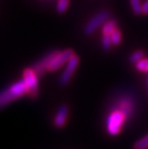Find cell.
Here are the masks:
<instances>
[{
    "mask_svg": "<svg viewBox=\"0 0 148 149\" xmlns=\"http://www.w3.org/2000/svg\"><path fill=\"white\" fill-rule=\"evenodd\" d=\"M26 93H29V88H28L23 79L15 82V84L5 88L4 91H0V109L7 106L9 103L13 102V101L25 95Z\"/></svg>",
    "mask_w": 148,
    "mask_h": 149,
    "instance_id": "1",
    "label": "cell"
},
{
    "mask_svg": "<svg viewBox=\"0 0 148 149\" xmlns=\"http://www.w3.org/2000/svg\"><path fill=\"white\" fill-rule=\"evenodd\" d=\"M125 119H127V117L124 115L121 111L115 109V111L110 113L107 117V131H108L109 135L113 136H117L120 133L122 126H123Z\"/></svg>",
    "mask_w": 148,
    "mask_h": 149,
    "instance_id": "2",
    "label": "cell"
},
{
    "mask_svg": "<svg viewBox=\"0 0 148 149\" xmlns=\"http://www.w3.org/2000/svg\"><path fill=\"white\" fill-rule=\"evenodd\" d=\"M73 50L68 48L63 51H54L51 52V58H50L48 64L46 65L45 71H56L61 68L65 64H67L69 58L73 55Z\"/></svg>",
    "mask_w": 148,
    "mask_h": 149,
    "instance_id": "3",
    "label": "cell"
},
{
    "mask_svg": "<svg viewBox=\"0 0 148 149\" xmlns=\"http://www.w3.org/2000/svg\"><path fill=\"white\" fill-rule=\"evenodd\" d=\"M109 17H110V11L108 10H102L99 13H97L94 17L90 18V21L88 22L87 25L85 26V29H84L85 34L90 36V35L94 33L101 25H103L109 19Z\"/></svg>",
    "mask_w": 148,
    "mask_h": 149,
    "instance_id": "4",
    "label": "cell"
},
{
    "mask_svg": "<svg viewBox=\"0 0 148 149\" xmlns=\"http://www.w3.org/2000/svg\"><path fill=\"white\" fill-rule=\"evenodd\" d=\"M23 80L29 88V94L32 98H36L39 94V80L38 73L34 68H27L23 70Z\"/></svg>",
    "mask_w": 148,
    "mask_h": 149,
    "instance_id": "5",
    "label": "cell"
},
{
    "mask_svg": "<svg viewBox=\"0 0 148 149\" xmlns=\"http://www.w3.org/2000/svg\"><path fill=\"white\" fill-rule=\"evenodd\" d=\"M79 62H80L79 57L77 55H75V54H73V55L69 58V60L67 63V68L63 72V74L61 75V78H60V83H61V85L65 86L69 83L70 79L72 78V75H73L78 65H79Z\"/></svg>",
    "mask_w": 148,
    "mask_h": 149,
    "instance_id": "6",
    "label": "cell"
},
{
    "mask_svg": "<svg viewBox=\"0 0 148 149\" xmlns=\"http://www.w3.org/2000/svg\"><path fill=\"white\" fill-rule=\"evenodd\" d=\"M68 116V108L67 105H63L58 109L56 116L54 117V124L56 127L61 128L67 123Z\"/></svg>",
    "mask_w": 148,
    "mask_h": 149,
    "instance_id": "7",
    "label": "cell"
},
{
    "mask_svg": "<svg viewBox=\"0 0 148 149\" xmlns=\"http://www.w3.org/2000/svg\"><path fill=\"white\" fill-rule=\"evenodd\" d=\"M117 110L121 111L127 118H130V117L133 116L134 111H135L133 100L130 99V98H123V99H121L119 101Z\"/></svg>",
    "mask_w": 148,
    "mask_h": 149,
    "instance_id": "8",
    "label": "cell"
},
{
    "mask_svg": "<svg viewBox=\"0 0 148 149\" xmlns=\"http://www.w3.org/2000/svg\"><path fill=\"white\" fill-rule=\"evenodd\" d=\"M117 26V22L114 18L108 19L102 26V35L103 36H111L112 33L114 32V30Z\"/></svg>",
    "mask_w": 148,
    "mask_h": 149,
    "instance_id": "9",
    "label": "cell"
},
{
    "mask_svg": "<svg viewBox=\"0 0 148 149\" xmlns=\"http://www.w3.org/2000/svg\"><path fill=\"white\" fill-rule=\"evenodd\" d=\"M130 4L134 15H140L142 14V4L140 0H130Z\"/></svg>",
    "mask_w": 148,
    "mask_h": 149,
    "instance_id": "10",
    "label": "cell"
},
{
    "mask_svg": "<svg viewBox=\"0 0 148 149\" xmlns=\"http://www.w3.org/2000/svg\"><path fill=\"white\" fill-rule=\"evenodd\" d=\"M134 149H148V134L135 142Z\"/></svg>",
    "mask_w": 148,
    "mask_h": 149,
    "instance_id": "11",
    "label": "cell"
},
{
    "mask_svg": "<svg viewBox=\"0 0 148 149\" xmlns=\"http://www.w3.org/2000/svg\"><path fill=\"white\" fill-rule=\"evenodd\" d=\"M143 57H144V52L142 50H137V51L133 52L129 56V61L132 64H136L138 61H140L141 59H143Z\"/></svg>",
    "mask_w": 148,
    "mask_h": 149,
    "instance_id": "12",
    "label": "cell"
},
{
    "mask_svg": "<svg viewBox=\"0 0 148 149\" xmlns=\"http://www.w3.org/2000/svg\"><path fill=\"white\" fill-rule=\"evenodd\" d=\"M111 39H112V42L114 45H119V43L121 42V39H122V34L120 32V30L118 28H115L114 30V32L111 35Z\"/></svg>",
    "mask_w": 148,
    "mask_h": 149,
    "instance_id": "13",
    "label": "cell"
},
{
    "mask_svg": "<svg viewBox=\"0 0 148 149\" xmlns=\"http://www.w3.org/2000/svg\"><path fill=\"white\" fill-rule=\"evenodd\" d=\"M136 68L138 71L148 72V59H141L140 61L136 63Z\"/></svg>",
    "mask_w": 148,
    "mask_h": 149,
    "instance_id": "14",
    "label": "cell"
},
{
    "mask_svg": "<svg viewBox=\"0 0 148 149\" xmlns=\"http://www.w3.org/2000/svg\"><path fill=\"white\" fill-rule=\"evenodd\" d=\"M69 6V0H59L57 3V11L60 14H64Z\"/></svg>",
    "mask_w": 148,
    "mask_h": 149,
    "instance_id": "15",
    "label": "cell"
},
{
    "mask_svg": "<svg viewBox=\"0 0 148 149\" xmlns=\"http://www.w3.org/2000/svg\"><path fill=\"white\" fill-rule=\"evenodd\" d=\"M112 39L111 36H102V47L104 50L108 51V50L111 49L112 47Z\"/></svg>",
    "mask_w": 148,
    "mask_h": 149,
    "instance_id": "16",
    "label": "cell"
},
{
    "mask_svg": "<svg viewBox=\"0 0 148 149\" xmlns=\"http://www.w3.org/2000/svg\"><path fill=\"white\" fill-rule=\"evenodd\" d=\"M142 14L148 15V0H145L142 3Z\"/></svg>",
    "mask_w": 148,
    "mask_h": 149,
    "instance_id": "17",
    "label": "cell"
},
{
    "mask_svg": "<svg viewBox=\"0 0 148 149\" xmlns=\"http://www.w3.org/2000/svg\"><path fill=\"white\" fill-rule=\"evenodd\" d=\"M146 86H147V88H148V79L146 80Z\"/></svg>",
    "mask_w": 148,
    "mask_h": 149,
    "instance_id": "18",
    "label": "cell"
}]
</instances>
